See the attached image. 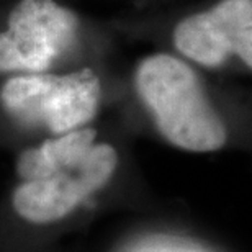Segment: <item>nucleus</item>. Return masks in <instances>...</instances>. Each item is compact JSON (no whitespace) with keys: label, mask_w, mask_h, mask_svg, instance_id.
<instances>
[{"label":"nucleus","mask_w":252,"mask_h":252,"mask_svg":"<svg viewBox=\"0 0 252 252\" xmlns=\"http://www.w3.org/2000/svg\"><path fill=\"white\" fill-rule=\"evenodd\" d=\"M174 43L206 67L238 54L252 69V0H223L208 12L185 18L175 28Z\"/></svg>","instance_id":"5"},{"label":"nucleus","mask_w":252,"mask_h":252,"mask_svg":"<svg viewBox=\"0 0 252 252\" xmlns=\"http://www.w3.org/2000/svg\"><path fill=\"white\" fill-rule=\"evenodd\" d=\"M0 33V72H44L72 46L79 20L54 0H20Z\"/></svg>","instance_id":"4"},{"label":"nucleus","mask_w":252,"mask_h":252,"mask_svg":"<svg viewBox=\"0 0 252 252\" xmlns=\"http://www.w3.org/2000/svg\"><path fill=\"white\" fill-rule=\"evenodd\" d=\"M102 95L97 74H30L12 77L0 90L3 110L20 125L54 136L84 128L95 117Z\"/></svg>","instance_id":"3"},{"label":"nucleus","mask_w":252,"mask_h":252,"mask_svg":"<svg viewBox=\"0 0 252 252\" xmlns=\"http://www.w3.org/2000/svg\"><path fill=\"white\" fill-rule=\"evenodd\" d=\"M136 89L156 128L170 144L191 153H211L226 144L223 120L196 74L177 58H146L136 70Z\"/></svg>","instance_id":"2"},{"label":"nucleus","mask_w":252,"mask_h":252,"mask_svg":"<svg viewBox=\"0 0 252 252\" xmlns=\"http://www.w3.org/2000/svg\"><path fill=\"white\" fill-rule=\"evenodd\" d=\"M95 138V129L79 128L23 151L17 160L22 184L12 195L15 213L28 223L51 224L103 189L117 170L118 154Z\"/></svg>","instance_id":"1"}]
</instances>
